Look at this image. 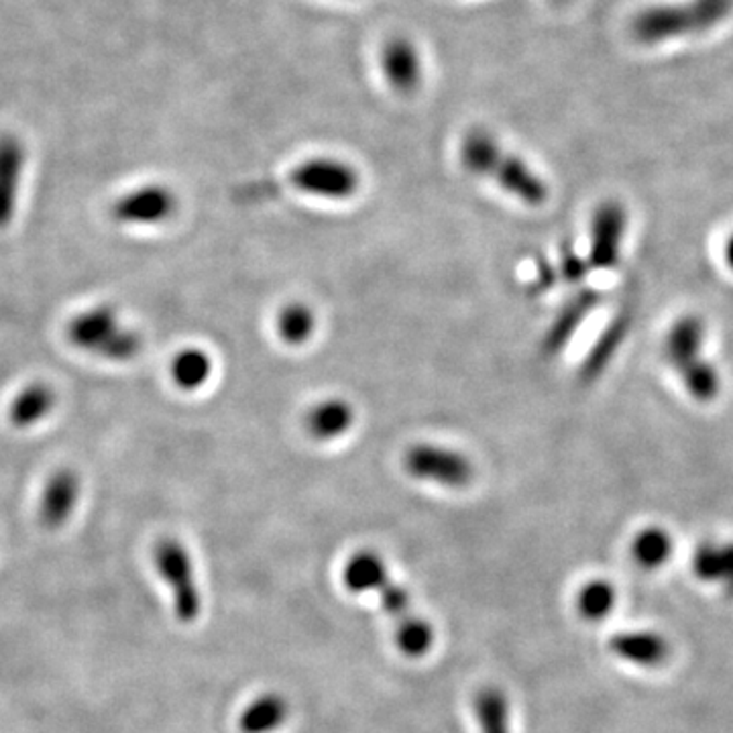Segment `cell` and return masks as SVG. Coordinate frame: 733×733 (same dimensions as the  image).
<instances>
[{
    "label": "cell",
    "instance_id": "1",
    "mask_svg": "<svg viewBox=\"0 0 733 733\" xmlns=\"http://www.w3.org/2000/svg\"><path fill=\"white\" fill-rule=\"evenodd\" d=\"M460 161L474 176L493 178L500 188L528 206L549 200V185L521 157L505 152L485 129H471L460 143Z\"/></svg>",
    "mask_w": 733,
    "mask_h": 733
},
{
    "label": "cell",
    "instance_id": "2",
    "mask_svg": "<svg viewBox=\"0 0 733 733\" xmlns=\"http://www.w3.org/2000/svg\"><path fill=\"white\" fill-rule=\"evenodd\" d=\"M733 13V0H683L650 4L634 16L629 33L640 46H660L716 29Z\"/></svg>",
    "mask_w": 733,
    "mask_h": 733
},
{
    "label": "cell",
    "instance_id": "3",
    "mask_svg": "<svg viewBox=\"0 0 733 733\" xmlns=\"http://www.w3.org/2000/svg\"><path fill=\"white\" fill-rule=\"evenodd\" d=\"M68 340L82 351L105 357L108 361H131L143 349V338L135 331L122 328L117 312L96 305L68 324Z\"/></svg>",
    "mask_w": 733,
    "mask_h": 733
},
{
    "label": "cell",
    "instance_id": "4",
    "mask_svg": "<svg viewBox=\"0 0 733 733\" xmlns=\"http://www.w3.org/2000/svg\"><path fill=\"white\" fill-rule=\"evenodd\" d=\"M153 558H155L159 575L166 579L173 593V610H176L178 620L183 624L196 622L200 610H202V597H200L199 585L194 580V570H192V561H190L188 550L183 549L182 542L166 538L157 542Z\"/></svg>",
    "mask_w": 733,
    "mask_h": 733
},
{
    "label": "cell",
    "instance_id": "5",
    "mask_svg": "<svg viewBox=\"0 0 733 733\" xmlns=\"http://www.w3.org/2000/svg\"><path fill=\"white\" fill-rule=\"evenodd\" d=\"M404 467L413 479L446 488H465L473 481L474 467L462 453L436 446L413 444L404 455Z\"/></svg>",
    "mask_w": 733,
    "mask_h": 733
},
{
    "label": "cell",
    "instance_id": "6",
    "mask_svg": "<svg viewBox=\"0 0 733 733\" xmlns=\"http://www.w3.org/2000/svg\"><path fill=\"white\" fill-rule=\"evenodd\" d=\"M290 183L304 194L328 200H347L359 190L357 169L335 157L305 159L290 173Z\"/></svg>",
    "mask_w": 733,
    "mask_h": 733
},
{
    "label": "cell",
    "instance_id": "7",
    "mask_svg": "<svg viewBox=\"0 0 733 733\" xmlns=\"http://www.w3.org/2000/svg\"><path fill=\"white\" fill-rule=\"evenodd\" d=\"M627 230V211L622 202L608 200L597 206L591 220L589 267L610 272L620 265Z\"/></svg>",
    "mask_w": 733,
    "mask_h": 733
},
{
    "label": "cell",
    "instance_id": "8",
    "mask_svg": "<svg viewBox=\"0 0 733 733\" xmlns=\"http://www.w3.org/2000/svg\"><path fill=\"white\" fill-rule=\"evenodd\" d=\"M176 208L178 200L169 188L149 183L117 200L112 206V218L121 225L149 227L169 220L176 214Z\"/></svg>",
    "mask_w": 733,
    "mask_h": 733
},
{
    "label": "cell",
    "instance_id": "9",
    "mask_svg": "<svg viewBox=\"0 0 733 733\" xmlns=\"http://www.w3.org/2000/svg\"><path fill=\"white\" fill-rule=\"evenodd\" d=\"M613 657L641 671H660L669 666L672 658V641L658 629H629L615 634L610 640Z\"/></svg>",
    "mask_w": 733,
    "mask_h": 733
},
{
    "label": "cell",
    "instance_id": "10",
    "mask_svg": "<svg viewBox=\"0 0 733 733\" xmlns=\"http://www.w3.org/2000/svg\"><path fill=\"white\" fill-rule=\"evenodd\" d=\"M690 573L702 587L733 597V540H705L690 556Z\"/></svg>",
    "mask_w": 733,
    "mask_h": 733
},
{
    "label": "cell",
    "instance_id": "11",
    "mask_svg": "<svg viewBox=\"0 0 733 733\" xmlns=\"http://www.w3.org/2000/svg\"><path fill=\"white\" fill-rule=\"evenodd\" d=\"M382 72L387 86L397 94H413L424 77L422 56L412 39L392 37L382 49Z\"/></svg>",
    "mask_w": 733,
    "mask_h": 733
},
{
    "label": "cell",
    "instance_id": "12",
    "mask_svg": "<svg viewBox=\"0 0 733 733\" xmlns=\"http://www.w3.org/2000/svg\"><path fill=\"white\" fill-rule=\"evenodd\" d=\"M707 338V326L701 316L685 314L672 322L666 331L662 351L666 363L674 369V373H681L683 369L705 359L702 347Z\"/></svg>",
    "mask_w": 733,
    "mask_h": 733
},
{
    "label": "cell",
    "instance_id": "13",
    "mask_svg": "<svg viewBox=\"0 0 733 733\" xmlns=\"http://www.w3.org/2000/svg\"><path fill=\"white\" fill-rule=\"evenodd\" d=\"M80 481L76 474L61 469L49 477L39 502V519L49 530L61 528L76 509Z\"/></svg>",
    "mask_w": 733,
    "mask_h": 733
},
{
    "label": "cell",
    "instance_id": "14",
    "mask_svg": "<svg viewBox=\"0 0 733 733\" xmlns=\"http://www.w3.org/2000/svg\"><path fill=\"white\" fill-rule=\"evenodd\" d=\"M599 302H601V293L593 288L579 291L570 302H566L565 308L558 312V316L554 319L549 333L544 336V343H542L544 352L556 355L563 351L570 343V338L577 335L580 324L596 310Z\"/></svg>",
    "mask_w": 733,
    "mask_h": 733
},
{
    "label": "cell",
    "instance_id": "15",
    "mask_svg": "<svg viewBox=\"0 0 733 733\" xmlns=\"http://www.w3.org/2000/svg\"><path fill=\"white\" fill-rule=\"evenodd\" d=\"M632 328V314L620 312L613 321L605 326V331L599 335L596 345L591 347L589 355L585 357L580 365L579 377L582 383H593L601 377V373L610 366L615 352L624 345L627 333Z\"/></svg>",
    "mask_w": 733,
    "mask_h": 733
},
{
    "label": "cell",
    "instance_id": "16",
    "mask_svg": "<svg viewBox=\"0 0 733 733\" xmlns=\"http://www.w3.org/2000/svg\"><path fill=\"white\" fill-rule=\"evenodd\" d=\"M25 152L13 137L0 139V229H4L15 216L21 173Z\"/></svg>",
    "mask_w": 733,
    "mask_h": 733
},
{
    "label": "cell",
    "instance_id": "17",
    "mask_svg": "<svg viewBox=\"0 0 733 733\" xmlns=\"http://www.w3.org/2000/svg\"><path fill=\"white\" fill-rule=\"evenodd\" d=\"M672 556H674V538L666 528L657 524L638 530L629 542V558L646 573L662 570L671 563Z\"/></svg>",
    "mask_w": 733,
    "mask_h": 733
},
{
    "label": "cell",
    "instance_id": "18",
    "mask_svg": "<svg viewBox=\"0 0 733 733\" xmlns=\"http://www.w3.org/2000/svg\"><path fill=\"white\" fill-rule=\"evenodd\" d=\"M355 422V410L351 404L338 397L324 399L305 413V430L312 438L328 443L347 434Z\"/></svg>",
    "mask_w": 733,
    "mask_h": 733
},
{
    "label": "cell",
    "instance_id": "19",
    "mask_svg": "<svg viewBox=\"0 0 733 733\" xmlns=\"http://www.w3.org/2000/svg\"><path fill=\"white\" fill-rule=\"evenodd\" d=\"M56 406V394L46 383H29L23 387L9 408V420L15 428H31L47 418Z\"/></svg>",
    "mask_w": 733,
    "mask_h": 733
},
{
    "label": "cell",
    "instance_id": "20",
    "mask_svg": "<svg viewBox=\"0 0 733 733\" xmlns=\"http://www.w3.org/2000/svg\"><path fill=\"white\" fill-rule=\"evenodd\" d=\"M387 580L382 558L369 550L357 552L345 566V585L352 593L380 591Z\"/></svg>",
    "mask_w": 733,
    "mask_h": 733
},
{
    "label": "cell",
    "instance_id": "21",
    "mask_svg": "<svg viewBox=\"0 0 733 733\" xmlns=\"http://www.w3.org/2000/svg\"><path fill=\"white\" fill-rule=\"evenodd\" d=\"M288 718V702L277 695H263L251 702L239 719L243 733H269Z\"/></svg>",
    "mask_w": 733,
    "mask_h": 733
},
{
    "label": "cell",
    "instance_id": "22",
    "mask_svg": "<svg viewBox=\"0 0 733 733\" xmlns=\"http://www.w3.org/2000/svg\"><path fill=\"white\" fill-rule=\"evenodd\" d=\"M213 361L202 349H183L171 361V380L183 389L194 392L211 380Z\"/></svg>",
    "mask_w": 733,
    "mask_h": 733
},
{
    "label": "cell",
    "instance_id": "23",
    "mask_svg": "<svg viewBox=\"0 0 733 733\" xmlns=\"http://www.w3.org/2000/svg\"><path fill=\"white\" fill-rule=\"evenodd\" d=\"M617 605V589L608 579H593L580 587L577 610L587 622H603Z\"/></svg>",
    "mask_w": 733,
    "mask_h": 733
},
{
    "label": "cell",
    "instance_id": "24",
    "mask_svg": "<svg viewBox=\"0 0 733 733\" xmlns=\"http://www.w3.org/2000/svg\"><path fill=\"white\" fill-rule=\"evenodd\" d=\"M676 375H678L681 383L685 385L688 396L701 401V404L713 401L721 392V375H719L716 365L709 363L707 359L693 363Z\"/></svg>",
    "mask_w": 733,
    "mask_h": 733
},
{
    "label": "cell",
    "instance_id": "25",
    "mask_svg": "<svg viewBox=\"0 0 733 733\" xmlns=\"http://www.w3.org/2000/svg\"><path fill=\"white\" fill-rule=\"evenodd\" d=\"M316 319L314 312L305 304L293 302L288 304L277 319V333L288 345H304L310 336L314 335Z\"/></svg>",
    "mask_w": 733,
    "mask_h": 733
},
{
    "label": "cell",
    "instance_id": "26",
    "mask_svg": "<svg viewBox=\"0 0 733 733\" xmlns=\"http://www.w3.org/2000/svg\"><path fill=\"white\" fill-rule=\"evenodd\" d=\"M477 718L483 733H509L507 721V701L495 688H485L477 695Z\"/></svg>",
    "mask_w": 733,
    "mask_h": 733
},
{
    "label": "cell",
    "instance_id": "27",
    "mask_svg": "<svg viewBox=\"0 0 733 733\" xmlns=\"http://www.w3.org/2000/svg\"><path fill=\"white\" fill-rule=\"evenodd\" d=\"M397 646L399 650L410 658H420L426 654L434 641V632L424 620L418 617H404L401 626L397 629Z\"/></svg>",
    "mask_w": 733,
    "mask_h": 733
},
{
    "label": "cell",
    "instance_id": "28",
    "mask_svg": "<svg viewBox=\"0 0 733 733\" xmlns=\"http://www.w3.org/2000/svg\"><path fill=\"white\" fill-rule=\"evenodd\" d=\"M561 269H563L566 281L579 284V281H582L587 277V272L591 267H589L587 257H580L573 244L565 243L563 244V249H561Z\"/></svg>",
    "mask_w": 733,
    "mask_h": 733
},
{
    "label": "cell",
    "instance_id": "29",
    "mask_svg": "<svg viewBox=\"0 0 733 733\" xmlns=\"http://www.w3.org/2000/svg\"><path fill=\"white\" fill-rule=\"evenodd\" d=\"M380 596H382L383 608L387 613L392 615H404L408 608H410V596L404 587L396 585L394 580H387L380 589Z\"/></svg>",
    "mask_w": 733,
    "mask_h": 733
},
{
    "label": "cell",
    "instance_id": "30",
    "mask_svg": "<svg viewBox=\"0 0 733 733\" xmlns=\"http://www.w3.org/2000/svg\"><path fill=\"white\" fill-rule=\"evenodd\" d=\"M536 272L538 275H536L534 291H549L556 284V269L549 260L540 257L536 263Z\"/></svg>",
    "mask_w": 733,
    "mask_h": 733
},
{
    "label": "cell",
    "instance_id": "31",
    "mask_svg": "<svg viewBox=\"0 0 733 733\" xmlns=\"http://www.w3.org/2000/svg\"><path fill=\"white\" fill-rule=\"evenodd\" d=\"M723 260H725V265L730 267L733 272V230L725 241V247H723Z\"/></svg>",
    "mask_w": 733,
    "mask_h": 733
},
{
    "label": "cell",
    "instance_id": "32",
    "mask_svg": "<svg viewBox=\"0 0 733 733\" xmlns=\"http://www.w3.org/2000/svg\"><path fill=\"white\" fill-rule=\"evenodd\" d=\"M554 4H565V2H570V0H552Z\"/></svg>",
    "mask_w": 733,
    "mask_h": 733
}]
</instances>
